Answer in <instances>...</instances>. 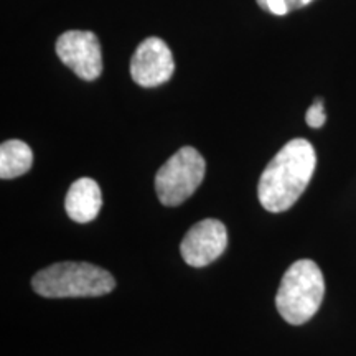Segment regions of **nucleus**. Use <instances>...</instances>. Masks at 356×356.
Listing matches in <instances>:
<instances>
[{
	"mask_svg": "<svg viewBox=\"0 0 356 356\" xmlns=\"http://www.w3.org/2000/svg\"><path fill=\"white\" fill-rule=\"evenodd\" d=\"M317 165L314 145L305 139L287 142L262 172L257 197L270 213L287 211L309 186Z\"/></svg>",
	"mask_w": 356,
	"mask_h": 356,
	"instance_id": "1",
	"label": "nucleus"
},
{
	"mask_svg": "<svg viewBox=\"0 0 356 356\" xmlns=\"http://www.w3.org/2000/svg\"><path fill=\"white\" fill-rule=\"evenodd\" d=\"M32 287L47 299L101 297L114 291L115 279L106 269L89 262H58L35 274Z\"/></svg>",
	"mask_w": 356,
	"mask_h": 356,
	"instance_id": "2",
	"label": "nucleus"
},
{
	"mask_svg": "<svg viewBox=\"0 0 356 356\" xmlns=\"http://www.w3.org/2000/svg\"><path fill=\"white\" fill-rule=\"evenodd\" d=\"M325 296V279L317 262L300 259L284 274L275 296L280 317L291 325H304L317 314Z\"/></svg>",
	"mask_w": 356,
	"mask_h": 356,
	"instance_id": "3",
	"label": "nucleus"
},
{
	"mask_svg": "<svg viewBox=\"0 0 356 356\" xmlns=\"http://www.w3.org/2000/svg\"><path fill=\"white\" fill-rule=\"evenodd\" d=\"M207 162L193 147H181L160 167L155 175V191L163 207H178L202 185Z\"/></svg>",
	"mask_w": 356,
	"mask_h": 356,
	"instance_id": "4",
	"label": "nucleus"
},
{
	"mask_svg": "<svg viewBox=\"0 0 356 356\" xmlns=\"http://www.w3.org/2000/svg\"><path fill=\"white\" fill-rule=\"evenodd\" d=\"M56 55L84 81H95L102 73L101 43L96 33L70 30L56 40Z\"/></svg>",
	"mask_w": 356,
	"mask_h": 356,
	"instance_id": "5",
	"label": "nucleus"
},
{
	"mask_svg": "<svg viewBox=\"0 0 356 356\" xmlns=\"http://www.w3.org/2000/svg\"><path fill=\"white\" fill-rule=\"evenodd\" d=\"M228 246V231L220 220L208 218L191 226L180 244L181 257L191 267H204L216 261Z\"/></svg>",
	"mask_w": 356,
	"mask_h": 356,
	"instance_id": "6",
	"label": "nucleus"
},
{
	"mask_svg": "<svg viewBox=\"0 0 356 356\" xmlns=\"http://www.w3.org/2000/svg\"><path fill=\"white\" fill-rule=\"evenodd\" d=\"M173 71L175 61L170 48L157 37L145 38L131 60V76L142 88H155L167 83Z\"/></svg>",
	"mask_w": 356,
	"mask_h": 356,
	"instance_id": "7",
	"label": "nucleus"
},
{
	"mask_svg": "<svg viewBox=\"0 0 356 356\" xmlns=\"http://www.w3.org/2000/svg\"><path fill=\"white\" fill-rule=\"evenodd\" d=\"M101 207V188L92 178L83 177L71 184L65 198V210L74 222L84 225V222L96 220Z\"/></svg>",
	"mask_w": 356,
	"mask_h": 356,
	"instance_id": "8",
	"label": "nucleus"
},
{
	"mask_svg": "<svg viewBox=\"0 0 356 356\" xmlns=\"http://www.w3.org/2000/svg\"><path fill=\"white\" fill-rule=\"evenodd\" d=\"M33 165V152L24 140H7L0 147V177L10 180L25 175Z\"/></svg>",
	"mask_w": 356,
	"mask_h": 356,
	"instance_id": "9",
	"label": "nucleus"
},
{
	"mask_svg": "<svg viewBox=\"0 0 356 356\" xmlns=\"http://www.w3.org/2000/svg\"><path fill=\"white\" fill-rule=\"evenodd\" d=\"M256 2L262 10L273 13V15L282 17L293 10H299V8L309 6L314 0H256Z\"/></svg>",
	"mask_w": 356,
	"mask_h": 356,
	"instance_id": "10",
	"label": "nucleus"
},
{
	"mask_svg": "<svg viewBox=\"0 0 356 356\" xmlns=\"http://www.w3.org/2000/svg\"><path fill=\"white\" fill-rule=\"evenodd\" d=\"M305 121H307V126L312 127V129L323 127L325 121H327V115H325V108H323L322 97H317L314 104H312L309 108V111H307Z\"/></svg>",
	"mask_w": 356,
	"mask_h": 356,
	"instance_id": "11",
	"label": "nucleus"
}]
</instances>
